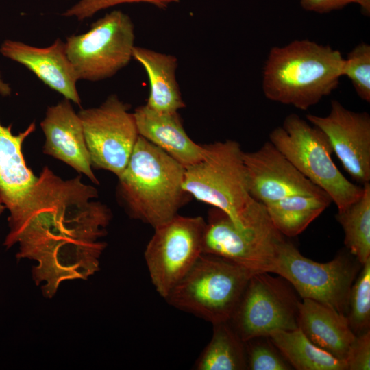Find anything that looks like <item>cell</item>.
<instances>
[{
  "instance_id": "cell-1",
  "label": "cell",
  "mask_w": 370,
  "mask_h": 370,
  "mask_svg": "<svg viewBox=\"0 0 370 370\" xmlns=\"http://www.w3.org/2000/svg\"><path fill=\"white\" fill-rule=\"evenodd\" d=\"M97 198V188L84 184L81 175L64 180L45 166L16 211L20 255L36 260L62 243L99 241L112 214Z\"/></svg>"
},
{
  "instance_id": "cell-2",
  "label": "cell",
  "mask_w": 370,
  "mask_h": 370,
  "mask_svg": "<svg viewBox=\"0 0 370 370\" xmlns=\"http://www.w3.org/2000/svg\"><path fill=\"white\" fill-rule=\"evenodd\" d=\"M344 58L329 45L295 40L271 49L262 87L269 100L306 110L338 86Z\"/></svg>"
},
{
  "instance_id": "cell-3",
  "label": "cell",
  "mask_w": 370,
  "mask_h": 370,
  "mask_svg": "<svg viewBox=\"0 0 370 370\" xmlns=\"http://www.w3.org/2000/svg\"><path fill=\"white\" fill-rule=\"evenodd\" d=\"M185 168L139 135L119 175L116 195L132 219L154 228L178 214L191 196L182 186Z\"/></svg>"
},
{
  "instance_id": "cell-4",
  "label": "cell",
  "mask_w": 370,
  "mask_h": 370,
  "mask_svg": "<svg viewBox=\"0 0 370 370\" xmlns=\"http://www.w3.org/2000/svg\"><path fill=\"white\" fill-rule=\"evenodd\" d=\"M199 162L185 168L182 186L191 197L225 212L239 228L269 219L265 206L251 196L243 153L236 140L204 145Z\"/></svg>"
},
{
  "instance_id": "cell-5",
  "label": "cell",
  "mask_w": 370,
  "mask_h": 370,
  "mask_svg": "<svg viewBox=\"0 0 370 370\" xmlns=\"http://www.w3.org/2000/svg\"><path fill=\"white\" fill-rule=\"evenodd\" d=\"M253 274L227 260L203 254L164 299L212 324L230 321Z\"/></svg>"
},
{
  "instance_id": "cell-6",
  "label": "cell",
  "mask_w": 370,
  "mask_h": 370,
  "mask_svg": "<svg viewBox=\"0 0 370 370\" xmlns=\"http://www.w3.org/2000/svg\"><path fill=\"white\" fill-rule=\"evenodd\" d=\"M269 141L313 184L331 198L338 210L355 201L363 186L347 180L332 158L326 135L296 114L288 115L269 134Z\"/></svg>"
},
{
  "instance_id": "cell-7",
  "label": "cell",
  "mask_w": 370,
  "mask_h": 370,
  "mask_svg": "<svg viewBox=\"0 0 370 370\" xmlns=\"http://www.w3.org/2000/svg\"><path fill=\"white\" fill-rule=\"evenodd\" d=\"M361 267L345 252L327 262H315L284 237L278 246L271 273L286 280L301 299L319 301L346 316L351 288Z\"/></svg>"
},
{
  "instance_id": "cell-8",
  "label": "cell",
  "mask_w": 370,
  "mask_h": 370,
  "mask_svg": "<svg viewBox=\"0 0 370 370\" xmlns=\"http://www.w3.org/2000/svg\"><path fill=\"white\" fill-rule=\"evenodd\" d=\"M134 26L130 17L113 10L93 23L85 33L66 38L65 49L79 80L110 78L132 58Z\"/></svg>"
},
{
  "instance_id": "cell-9",
  "label": "cell",
  "mask_w": 370,
  "mask_h": 370,
  "mask_svg": "<svg viewBox=\"0 0 370 370\" xmlns=\"http://www.w3.org/2000/svg\"><path fill=\"white\" fill-rule=\"evenodd\" d=\"M300 301L295 288L282 277L268 272L254 273L230 323L245 342L268 336L276 330H293L298 328Z\"/></svg>"
},
{
  "instance_id": "cell-10",
  "label": "cell",
  "mask_w": 370,
  "mask_h": 370,
  "mask_svg": "<svg viewBox=\"0 0 370 370\" xmlns=\"http://www.w3.org/2000/svg\"><path fill=\"white\" fill-rule=\"evenodd\" d=\"M206 225L202 217L177 214L154 228L144 257L151 281L164 299L203 254Z\"/></svg>"
},
{
  "instance_id": "cell-11",
  "label": "cell",
  "mask_w": 370,
  "mask_h": 370,
  "mask_svg": "<svg viewBox=\"0 0 370 370\" xmlns=\"http://www.w3.org/2000/svg\"><path fill=\"white\" fill-rule=\"evenodd\" d=\"M203 254L227 260L253 273H271L279 243L285 237L269 219L239 228L221 210L208 213Z\"/></svg>"
},
{
  "instance_id": "cell-12",
  "label": "cell",
  "mask_w": 370,
  "mask_h": 370,
  "mask_svg": "<svg viewBox=\"0 0 370 370\" xmlns=\"http://www.w3.org/2000/svg\"><path fill=\"white\" fill-rule=\"evenodd\" d=\"M130 106L111 95L99 106L77 112L92 167L116 177L123 171L139 136Z\"/></svg>"
},
{
  "instance_id": "cell-13",
  "label": "cell",
  "mask_w": 370,
  "mask_h": 370,
  "mask_svg": "<svg viewBox=\"0 0 370 370\" xmlns=\"http://www.w3.org/2000/svg\"><path fill=\"white\" fill-rule=\"evenodd\" d=\"M307 121L328 137L344 169L362 185L370 182V116L354 112L337 100L325 116L307 114Z\"/></svg>"
},
{
  "instance_id": "cell-14",
  "label": "cell",
  "mask_w": 370,
  "mask_h": 370,
  "mask_svg": "<svg viewBox=\"0 0 370 370\" xmlns=\"http://www.w3.org/2000/svg\"><path fill=\"white\" fill-rule=\"evenodd\" d=\"M243 161L249 192L264 206L295 195L327 194L300 173L269 140L256 151H244Z\"/></svg>"
},
{
  "instance_id": "cell-15",
  "label": "cell",
  "mask_w": 370,
  "mask_h": 370,
  "mask_svg": "<svg viewBox=\"0 0 370 370\" xmlns=\"http://www.w3.org/2000/svg\"><path fill=\"white\" fill-rule=\"evenodd\" d=\"M0 53L25 66L45 84L65 99L81 105L76 86L79 78L67 57L65 42L60 38H57L46 47H37L7 39L0 46Z\"/></svg>"
},
{
  "instance_id": "cell-16",
  "label": "cell",
  "mask_w": 370,
  "mask_h": 370,
  "mask_svg": "<svg viewBox=\"0 0 370 370\" xmlns=\"http://www.w3.org/2000/svg\"><path fill=\"white\" fill-rule=\"evenodd\" d=\"M40 127L45 135L43 153L70 166L99 184L91 164L81 119L71 101L49 106Z\"/></svg>"
},
{
  "instance_id": "cell-17",
  "label": "cell",
  "mask_w": 370,
  "mask_h": 370,
  "mask_svg": "<svg viewBox=\"0 0 370 370\" xmlns=\"http://www.w3.org/2000/svg\"><path fill=\"white\" fill-rule=\"evenodd\" d=\"M105 242L71 241L56 245L38 257L32 270L36 285L44 282V297L52 298L61 282L87 280L99 269V258L106 249Z\"/></svg>"
},
{
  "instance_id": "cell-18",
  "label": "cell",
  "mask_w": 370,
  "mask_h": 370,
  "mask_svg": "<svg viewBox=\"0 0 370 370\" xmlns=\"http://www.w3.org/2000/svg\"><path fill=\"white\" fill-rule=\"evenodd\" d=\"M133 114L138 134L184 168L203 159L205 145L197 144L188 136L178 112L160 113L143 105L136 108Z\"/></svg>"
},
{
  "instance_id": "cell-19",
  "label": "cell",
  "mask_w": 370,
  "mask_h": 370,
  "mask_svg": "<svg viewBox=\"0 0 370 370\" xmlns=\"http://www.w3.org/2000/svg\"><path fill=\"white\" fill-rule=\"evenodd\" d=\"M36 130L34 122L22 132L14 134L12 125L0 122V200L9 214L25 199L38 176L26 164L22 152L25 140Z\"/></svg>"
},
{
  "instance_id": "cell-20",
  "label": "cell",
  "mask_w": 370,
  "mask_h": 370,
  "mask_svg": "<svg viewBox=\"0 0 370 370\" xmlns=\"http://www.w3.org/2000/svg\"><path fill=\"white\" fill-rule=\"evenodd\" d=\"M297 325L314 344L345 362L356 337L345 314L319 301L301 299Z\"/></svg>"
},
{
  "instance_id": "cell-21",
  "label": "cell",
  "mask_w": 370,
  "mask_h": 370,
  "mask_svg": "<svg viewBox=\"0 0 370 370\" xmlns=\"http://www.w3.org/2000/svg\"><path fill=\"white\" fill-rule=\"evenodd\" d=\"M132 58L147 74L149 94L146 106L160 113H175L186 105L176 79L177 59L175 56L134 46Z\"/></svg>"
},
{
  "instance_id": "cell-22",
  "label": "cell",
  "mask_w": 370,
  "mask_h": 370,
  "mask_svg": "<svg viewBox=\"0 0 370 370\" xmlns=\"http://www.w3.org/2000/svg\"><path fill=\"white\" fill-rule=\"evenodd\" d=\"M268 337L297 370H347L343 360L314 344L299 328L273 330Z\"/></svg>"
},
{
  "instance_id": "cell-23",
  "label": "cell",
  "mask_w": 370,
  "mask_h": 370,
  "mask_svg": "<svg viewBox=\"0 0 370 370\" xmlns=\"http://www.w3.org/2000/svg\"><path fill=\"white\" fill-rule=\"evenodd\" d=\"M332 202L327 194L295 195L264 206L274 227L283 236L294 237L304 231Z\"/></svg>"
},
{
  "instance_id": "cell-24",
  "label": "cell",
  "mask_w": 370,
  "mask_h": 370,
  "mask_svg": "<svg viewBox=\"0 0 370 370\" xmlns=\"http://www.w3.org/2000/svg\"><path fill=\"white\" fill-rule=\"evenodd\" d=\"M212 338L195 362L197 370L247 369L245 342L230 321L212 324Z\"/></svg>"
},
{
  "instance_id": "cell-25",
  "label": "cell",
  "mask_w": 370,
  "mask_h": 370,
  "mask_svg": "<svg viewBox=\"0 0 370 370\" xmlns=\"http://www.w3.org/2000/svg\"><path fill=\"white\" fill-rule=\"evenodd\" d=\"M358 199L336 215L344 232V244L362 265L370 259V183L362 185Z\"/></svg>"
},
{
  "instance_id": "cell-26",
  "label": "cell",
  "mask_w": 370,
  "mask_h": 370,
  "mask_svg": "<svg viewBox=\"0 0 370 370\" xmlns=\"http://www.w3.org/2000/svg\"><path fill=\"white\" fill-rule=\"evenodd\" d=\"M346 317L356 336L370 330V259L362 265L352 284Z\"/></svg>"
},
{
  "instance_id": "cell-27",
  "label": "cell",
  "mask_w": 370,
  "mask_h": 370,
  "mask_svg": "<svg viewBox=\"0 0 370 370\" xmlns=\"http://www.w3.org/2000/svg\"><path fill=\"white\" fill-rule=\"evenodd\" d=\"M342 75L352 82L358 96L370 102V45L362 42L344 58Z\"/></svg>"
},
{
  "instance_id": "cell-28",
  "label": "cell",
  "mask_w": 370,
  "mask_h": 370,
  "mask_svg": "<svg viewBox=\"0 0 370 370\" xmlns=\"http://www.w3.org/2000/svg\"><path fill=\"white\" fill-rule=\"evenodd\" d=\"M247 367L250 370H288L293 368L268 336L245 341Z\"/></svg>"
},
{
  "instance_id": "cell-29",
  "label": "cell",
  "mask_w": 370,
  "mask_h": 370,
  "mask_svg": "<svg viewBox=\"0 0 370 370\" xmlns=\"http://www.w3.org/2000/svg\"><path fill=\"white\" fill-rule=\"evenodd\" d=\"M180 0H79L67 9L63 16L75 17L79 21L92 17L97 12L123 3H149L160 9H164Z\"/></svg>"
},
{
  "instance_id": "cell-30",
  "label": "cell",
  "mask_w": 370,
  "mask_h": 370,
  "mask_svg": "<svg viewBox=\"0 0 370 370\" xmlns=\"http://www.w3.org/2000/svg\"><path fill=\"white\" fill-rule=\"evenodd\" d=\"M345 362L347 370L370 369V330L356 336Z\"/></svg>"
},
{
  "instance_id": "cell-31",
  "label": "cell",
  "mask_w": 370,
  "mask_h": 370,
  "mask_svg": "<svg viewBox=\"0 0 370 370\" xmlns=\"http://www.w3.org/2000/svg\"><path fill=\"white\" fill-rule=\"evenodd\" d=\"M299 3L304 10L319 14L328 13L349 4L356 3L363 14H370V0H299Z\"/></svg>"
},
{
  "instance_id": "cell-32",
  "label": "cell",
  "mask_w": 370,
  "mask_h": 370,
  "mask_svg": "<svg viewBox=\"0 0 370 370\" xmlns=\"http://www.w3.org/2000/svg\"><path fill=\"white\" fill-rule=\"evenodd\" d=\"M12 94V88L10 85L4 81L0 71V95L3 97H9Z\"/></svg>"
},
{
  "instance_id": "cell-33",
  "label": "cell",
  "mask_w": 370,
  "mask_h": 370,
  "mask_svg": "<svg viewBox=\"0 0 370 370\" xmlns=\"http://www.w3.org/2000/svg\"><path fill=\"white\" fill-rule=\"evenodd\" d=\"M5 209V207L4 206V205L2 204V202L0 200V215L3 213Z\"/></svg>"
}]
</instances>
